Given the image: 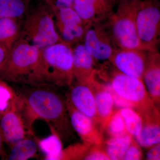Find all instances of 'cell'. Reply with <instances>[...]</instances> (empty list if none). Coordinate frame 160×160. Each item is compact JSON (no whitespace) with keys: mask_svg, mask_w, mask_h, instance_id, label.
<instances>
[{"mask_svg":"<svg viewBox=\"0 0 160 160\" xmlns=\"http://www.w3.org/2000/svg\"><path fill=\"white\" fill-rule=\"evenodd\" d=\"M18 110L26 125L32 129L38 118L49 123L51 132L61 139H66L71 133L72 126L66 101L54 91L38 88L26 95H18L17 99Z\"/></svg>","mask_w":160,"mask_h":160,"instance_id":"6da1fadb","label":"cell"},{"mask_svg":"<svg viewBox=\"0 0 160 160\" xmlns=\"http://www.w3.org/2000/svg\"><path fill=\"white\" fill-rule=\"evenodd\" d=\"M0 78L31 86L44 85L41 49L20 36L9 51Z\"/></svg>","mask_w":160,"mask_h":160,"instance_id":"7a4b0ae2","label":"cell"},{"mask_svg":"<svg viewBox=\"0 0 160 160\" xmlns=\"http://www.w3.org/2000/svg\"><path fill=\"white\" fill-rule=\"evenodd\" d=\"M112 72L109 86L112 92L137 112L144 124L160 126V112L142 80L126 75L115 68Z\"/></svg>","mask_w":160,"mask_h":160,"instance_id":"3957f363","label":"cell"},{"mask_svg":"<svg viewBox=\"0 0 160 160\" xmlns=\"http://www.w3.org/2000/svg\"><path fill=\"white\" fill-rule=\"evenodd\" d=\"M142 0H118L115 10L107 21L117 47L142 49L138 36L137 19Z\"/></svg>","mask_w":160,"mask_h":160,"instance_id":"277c9868","label":"cell"},{"mask_svg":"<svg viewBox=\"0 0 160 160\" xmlns=\"http://www.w3.org/2000/svg\"><path fill=\"white\" fill-rule=\"evenodd\" d=\"M44 85L71 86L73 53L71 45L65 41L41 49Z\"/></svg>","mask_w":160,"mask_h":160,"instance_id":"5b68a950","label":"cell"},{"mask_svg":"<svg viewBox=\"0 0 160 160\" xmlns=\"http://www.w3.org/2000/svg\"><path fill=\"white\" fill-rule=\"evenodd\" d=\"M21 36L40 49L64 42L56 31L53 13L42 6L26 14Z\"/></svg>","mask_w":160,"mask_h":160,"instance_id":"8992f818","label":"cell"},{"mask_svg":"<svg viewBox=\"0 0 160 160\" xmlns=\"http://www.w3.org/2000/svg\"><path fill=\"white\" fill-rule=\"evenodd\" d=\"M137 27L142 48L145 50L160 48V2L142 0L138 12Z\"/></svg>","mask_w":160,"mask_h":160,"instance_id":"52a82bcc","label":"cell"},{"mask_svg":"<svg viewBox=\"0 0 160 160\" xmlns=\"http://www.w3.org/2000/svg\"><path fill=\"white\" fill-rule=\"evenodd\" d=\"M84 45L95 60L109 61L117 49L107 26V21L92 24L84 37Z\"/></svg>","mask_w":160,"mask_h":160,"instance_id":"ba28073f","label":"cell"},{"mask_svg":"<svg viewBox=\"0 0 160 160\" xmlns=\"http://www.w3.org/2000/svg\"><path fill=\"white\" fill-rule=\"evenodd\" d=\"M147 50L117 48L109 62L120 72L142 80L146 68Z\"/></svg>","mask_w":160,"mask_h":160,"instance_id":"9c48e42d","label":"cell"},{"mask_svg":"<svg viewBox=\"0 0 160 160\" xmlns=\"http://www.w3.org/2000/svg\"><path fill=\"white\" fill-rule=\"evenodd\" d=\"M16 102L0 118V129L3 139L11 146L33 136L32 129L27 126L18 110Z\"/></svg>","mask_w":160,"mask_h":160,"instance_id":"30bf717a","label":"cell"},{"mask_svg":"<svg viewBox=\"0 0 160 160\" xmlns=\"http://www.w3.org/2000/svg\"><path fill=\"white\" fill-rule=\"evenodd\" d=\"M66 104L72 126L83 142L91 145L102 146L103 130L98 126V124L77 110L68 98Z\"/></svg>","mask_w":160,"mask_h":160,"instance_id":"8fae6325","label":"cell"},{"mask_svg":"<svg viewBox=\"0 0 160 160\" xmlns=\"http://www.w3.org/2000/svg\"><path fill=\"white\" fill-rule=\"evenodd\" d=\"M86 26L109 19L113 9L105 0H74L71 6Z\"/></svg>","mask_w":160,"mask_h":160,"instance_id":"7c38bea8","label":"cell"},{"mask_svg":"<svg viewBox=\"0 0 160 160\" xmlns=\"http://www.w3.org/2000/svg\"><path fill=\"white\" fill-rule=\"evenodd\" d=\"M142 81L160 112V52L158 50H147Z\"/></svg>","mask_w":160,"mask_h":160,"instance_id":"4fadbf2b","label":"cell"},{"mask_svg":"<svg viewBox=\"0 0 160 160\" xmlns=\"http://www.w3.org/2000/svg\"><path fill=\"white\" fill-rule=\"evenodd\" d=\"M72 72L78 83L89 84L95 78L94 59L87 51L83 44L78 43L72 48Z\"/></svg>","mask_w":160,"mask_h":160,"instance_id":"5bb4252c","label":"cell"},{"mask_svg":"<svg viewBox=\"0 0 160 160\" xmlns=\"http://www.w3.org/2000/svg\"><path fill=\"white\" fill-rule=\"evenodd\" d=\"M68 98L77 110L100 126L94 94L89 85L78 83L72 88Z\"/></svg>","mask_w":160,"mask_h":160,"instance_id":"9a60e30c","label":"cell"},{"mask_svg":"<svg viewBox=\"0 0 160 160\" xmlns=\"http://www.w3.org/2000/svg\"><path fill=\"white\" fill-rule=\"evenodd\" d=\"M94 94L96 106L100 126L102 130H105L109 120L114 113V97L110 87L100 83L96 78L89 84Z\"/></svg>","mask_w":160,"mask_h":160,"instance_id":"2e32d148","label":"cell"},{"mask_svg":"<svg viewBox=\"0 0 160 160\" xmlns=\"http://www.w3.org/2000/svg\"><path fill=\"white\" fill-rule=\"evenodd\" d=\"M18 19L0 18V44L10 50L21 36Z\"/></svg>","mask_w":160,"mask_h":160,"instance_id":"e0dca14e","label":"cell"},{"mask_svg":"<svg viewBox=\"0 0 160 160\" xmlns=\"http://www.w3.org/2000/svg\"><path fill=\"white\" fill-rule=\"evenodd\" d=\"M133 138L128 133L109 138L105 142V151L109 160H123Z\"/></svg>","mask_w":160,"mask_h":160,"instance_id":"ac0fdd59","label":"cell"},{"mask_svg":"<svg viewBox=\"0 0 160 160\" xmlns=\"http://www.w3.org/2000/svg\"><path fill=\"white\" fill-rule=\"evenodd\" d=\"M36 141L27 138L21 140L12 146L8 159L26 160L35 158L37 154Z\"/></svg>","mask_w":160,"mask_h":160,"instance_id":"d6986e66","label":"cell"},{"mask_svg":"<svg viewBox=\"0 0 160 160\" xmlns=\"http://www.w3.org/2000/svg\"><path fill=\"white\" fill-rule=\"evenodd\" d=\"M49 137L40 140L36 139L38 146L45 155V160H59L63 151L61 138L57 133L52 132Z\"/></svg>","mask_w":160,"mask_h":160,"instance_id":"ffe728a7","label":"cell"},{"mask_svg":"<svg viewBox=\"0 0 160 160\" xmlns=\"http://www.w3.org/2000/svg\"><path fill=\"white\" fill-rule=\"evenodd\" d=\"M29 0H0V18L19 19L25 15Z\"/></svg>","mask_w":160,"mask_h":160,"instance_id":"44dd1931","label":"cell"},{"mask_svg":"<svg viewBox=\"0 0 160 160\" xmlns=\"http://www.w3.org/2000/svg\"><path fill=\"white\" fill-rule=\"evenodd\" d=\"M119 110L124 119L127 132L132 137H137L141 132L144 124L142 117L130 107L121 108Z\"/></svg>","mask_w":160,"mask_h":160,"instance_id":"7402d4cb","label":"cell"},{"mask_svg":"<svg viewBox=\"0 0 160 160\" xmlns=\"http://www.w3.org/2000/svg\"><path fill=\"white\" fill-rule=\"evenodd\" d=\"M135 138L142 148L149 149L160 143V126L143 124L139 134Z\"/></svg>","mask_w":160,"mask_h":160,"instance_id":"603a6c76","label":"cell"},{"mask_svg":"<svg viewBox=\"0 0 160 160\" xmlns=\"http://www.w3.org/2000/svg\"><path fill=\"white\" fill-rule=\"evenodd\" d=\"M17 96L13 89L0 78V118L16 102Z\"/></svg>","mask_w":160,"mask_h":160,"instance_id":"cb8c5ba5","label":"cell"},{"mask_svg":"<svg viewBox=\"0 0 160 160\" xmlns=\"http://www.w3.org/2000/svg\"><path fill=\"white\" fill-rule=\"evenodd\" d=\"M91 145L83 142L69 146L63 149L59 160H84Z\"/></svg>","mask_w":160,"mask_h":160,"instance_id":"d4e9b609","label":"cell"},{"mask_svg":"<svg viewBox=\"0 0 160 160\" xmlns=\"http://www.w3.org/2000/svg\"><path fill=\"white\" fill-rule=\"evenodd\" d=\"M105 130L107 131L110 138L119 136L128 133L124 119L119 110L115 112Z\"/></svg>","mask_w":160,"mask_h":160,"instance_id":"484cf974","label":"cell"},{"mask_svg":"<svg viewBox=\"0 0 160 160\" xmlns=\"http://www.w3.org/2000/svg\"><path fill=\"white\" fill-rule=\"evenodd\" d=\"M142 147L140 146L134 138L132 140L131 143L126 150L123 157L124 160H140L144 158Z\"/></svg>","mask_w":160,"mask_h":160,"instance_id":"4316f807","label":"cell"},{"mask_svg":"<svg viewBox=\"0 0 160 160\" xmlns=\"http://www.w3.org/2000/svg\"><path fill=\"white\" fill-rule=\"evenodd\" d=\"M85 160H110L105 149L102 146L91 145Z\"/></svg>","mask_w":160,"mask_h":160,"instance_id":"83f0119b","label":"cell"},{"mask_svg":"<svg viewBox=\"0 0 160 160\" xmlns=\"http://www.w3.org/2000/svg\"><path fill=\"white\" fill-rule=\"evenodd\" d=\"M147 150L146 160H160V143L152 146Z\"/></svg>","mask_w":160,"mask_h":160,"instance_id":"f1b7e54d","label":"cell"},{"mask_svg":"<svg viewBox=\"0 0 160 160\" xmlns=\"http://www.w3.org/2000/svg\"><path fill=\"white\" fill-rule=\"evenodd\" d=\"M10 50L6 46L0 44V72L5 67L8 58Z\"/></svg>","mask_w":160,"mask_h":160,"instance_id":"f546056e","label":"cell"},{"mask_svg":"<svg viewBox=\"0 0 160 160\" xmlns=\"http://www.w3.org/2000/svg\"><path fill=\"white\" fill-rule=\"evenodd\" d=\"M54 7L56 8L71 7L74 0H54Z\"/></svg>","mask_w":160,"mask_h":160,"instance_id":"4dcf8cb0","label":"cell"},{"mask_svg":"<svg viewBox=\"0 0 160 160\" xmlns=\"http://www.w3.org/2000/svg\"><path fill=\"white\" fill-rule=\"evenodd\" d=\"M105 1L113 9L115 6H116L118 0H105Z\"/></svg>","mask_w":160,"mask_h":160,"instance_id":"1f68e13d","label":"cell"},{"mask_svg":"<svg viewBox=\"0 0 160 160\" xmlns=\"http://www.w3.org/2000/svg\"><path fill=\"white\" fill-rule=\"evenodd\" d=\"M3 138L2 136V133H1V129H0V154L2 151V141Z\"/></svg>","mask_w":160,"mask_h":160,"instance_id":"d6a6232c","label":"cell"},{"mask_svg":"<svg viewBox=\"0 0 160 160\" xmlns=\"http://www.w3.org/2000/svg\"><path fill=\"white\" fill-rule=\"evenodd\" d=\"M159 1H160V0H159Z\"/></svg>","mask_w":160,"mask_h":160,"instance_id":"836d02e7","label":"cell"}]
</instances>
